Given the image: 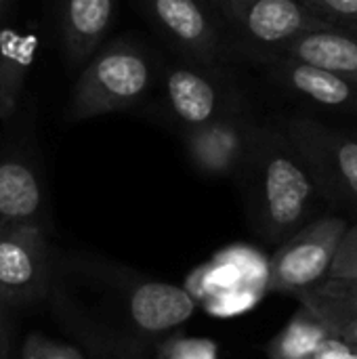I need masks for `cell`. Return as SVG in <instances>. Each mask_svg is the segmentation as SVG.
<instances>
[{
	"instance_id": "3",
	"label": "cell",
	"mask_w": 357,
	"mask_h": 359,
	"mask_svg": "<svg viewBox=\"0 0 357 359\" xmlns=\"http://www.w3.org/2000/svg\"><path fill=\"white\" fill-rule=\"evenodd\" d=\"M206 4L227 32L234 57L242 50H278L307 32L330 27L303 0H206Z\"/></svg>"
},
{
	"instance_id": "22",
	"label": "cell",
	"mask_w": 357,
	"mask_h": 359,
	"mask_svg": "<svg viewBox=\"0 0 357 359\" xmlns=\"http://www.w3.org/2000/svg\"><path fill=\"white\" fill-rule=\"evenodd\" d=\"M252 303H255V294H252V290H246V288H234L223 294H215V297L206 299L208 311H213L217 316H231V313L244 311Z\"/></svg>"
},
{
	"instance_id": "10",
	"label": "cell",
	"mask_w": 357,
	"mask_h": 359,
	"mask_svg": "<svg viewBox=\"0 0 357 359\" xmlns=\"http://www.w3.org/2000/svg\"><path fill=\"white\" fill-rule=\"evenodd\" d=\"M116 19V0H59V40L67 69H80L105 42Z\"/></svg>"
},
{
	"instance_id": "24",
	"label": "cell",
	"mask_w": 357,
	"mask_h": 359,
	"mask_svg": "<svg viewBox=\"0 0 357 359\" xmlns=\"http://www.w3.org/2000/svg\"><path fill=\"white\" fill-rule=\"evenodd\" d=\"M15 2H17V0H0V23H2V19L6 17V13L15 6Z\"/></svg>"
},
{
	"instance_id": "23",
	"label": "cell",
	"mask_w": 357,
	"mask_h": 359,
	"mask_svg": "<svg viewBox=\"0 0 357 359\" xmlns=\"http://www.w3.org/2000/svg\"><path fill=\"white\" fill-rule=\"evenodd\" d=\"M318 316V313H316ZM337 334H341L357 351V316H343V313H326L320 316Z\"/></svg>"
},
{
	"instance_id": "21",
	"label": "cell",
	"mask_w": 357,
	"mask_h": 359,
	"mask_svg": "<svg viewBox=\"0 0 357 359\" xmlns=\"http://www.w3.org/2000/svg\"><path fill=\"white\" fill-rule=\"evenodd\" d=\"M21 359H86L78 349L50 343L44 337L32 334L21 351Z\"/></svg>"
},
{
	"instance_id": "8",
	"label": "cell",
	"mask_w": 357,
	"mask_h": 359,
	"mask_svg": "<svg viewBox=\"0 0 357 359\" xmlns=\"http://www.w3.org/2000/svg\"><path fill=\"white\" fill-rule=\"evenodd\" d=\"M257 122L252 120L248 105L236 111H229L208 124L185 128L183 145L191 164L210 177H227L240 172Z\"/></svg>"
},
{
	"instance_id": "12",
	"label": "cell",
	"mask_w": 357,
	"mask_h": 359,
	"mask_svg": "<svg viewBox=\"0 0 357 359\" xmlns=\"http://www.w3.org/2000/svg\"><path fill=\"white\" fill-rule=\"evenodd\" d=\"M42 208V185L34 162L19 147L0 151V219L29 225Z\"/></svg>"
},
{
	"instance_id": "13",
	"label": "cell",
	"mask_w": 357,
	"mask_h": 359,
	"mask_svg": "<svg viewBox=\"0 0 357 359\" xmlns=\"http://www.w3.org/2000/svg\"><path fill=\"white\" fill-rule=\"evenodd\" d=\"M38 55V34L0 25V122L8 124L23 105L25 80Z\"/></svg>"
},
{
	"instance_id": "16",
	"label": "cell",
	"mask_w": 357,
	"mask_h": 359,
	"mask_svg": "<svg viewBox=\"0 0 357 359\" xmlns=\"http://www.w3.org/2000/svg\"><path fill=\"white\" fill-rule=\"evenodd\" d=\"M42 276V238L32 225L0 231V290L27 292Z\"/></svg>"
},
{
	"instance_id": "14",
	"label": "cell",
	"mask_w": 357,
	"mask_h": 359,
	"mask_svg": "<svg viewBox=\"0 0 357 359\" xmlns=\"http://www.w3.org/2000/svg\"><path fill=\"white\" fill-rule=\"evenodd\" d=\"M244 53V50H242ZM259 53V50H257ZM324 67L349 82L357 84V36L341 29H314L307 32L278 50H267Z\"/></svg>"
},
{
	"instance_id": "1",
	"label": "cell",
	"mask_w": 357,
	"mask_h": 359,
	"mask_svg": "<svg viewBox=\"0 0 357 359\" xmlns=\"http://www.w3.org/2000/svg\"><path fill=\"white\" fill-rule=\"evenodd\" d=\"M246 179L259 231L284 242L328 208L305 158L282 126H261L252 135L240 168Z\"/></svg>"
},
{
	"instance_id": "20",
	"label": "cell",
	"mask_w": 357,
	"mask_h": 359,
	"mask_svg": "<svg viewBox=\"0 0 357 359\" xmlns=\"http://www.w3.org/2000/svg\"><path fill=\"white\" fill-rule=\"evenodd\" d=\"M328 278H357V223L347 227Z\"/></svg>"
},
{
	"instance_id": "19",
	"label": "cell",
	"mask_w": 357,
	"mask_h": 359,
	"mask_svg": "<svg viewBox=\"0 0 357 359\" xmlns=\"http://www.w3.org/2000/svg\"><path fill=\"white\" fill-rule=\"evenodd\" d=\"M217 345L204 339H179L162 347L158 359H217Z\"/></svg>"
},
{
	"instance_id": "7",
	"label": "cell",
	"mask_w": 357,
	"mask_h": 359,
	"mask_svg": "<svg viewBox=\"0 0 357 359\" xmlns=\"http://www.w3.org/2000/svg\"><path fill=\"white\" fill-rule=\"evenodd\" d=\"M151 27L179 53L200 65H227L231 40L206 0H133Z\"/></svg>"
},
{
	"instance_id": "17",
	"label": "cell",
	"mask_w": 357,
	"mask_h": 359,
	"mask_svg": "<svg viewBox=\"0 0 357 359\" xmlns=\"http://www.w3.org/2000/svg\"><path fill=\"white\" fill-rule=\"evenodd\" d=\"M297 301L318 316H357V278H326L311 290L299 294Z\"/></svg>"
},
{
	"instance_id": "9",
	"label": "cell",
	"mask_w": 357,
	"mask_h": 359,
	"mask_svg": "<svg viewBox=\"0 0 357 359\" xmlns=\"http://www.w3.org/2000/svg\"><path fill=\"white\" fill-rule=\"evenodd\" d=\"M236 57H244L252 61L255 65H261L274 84L324 109L357 116V84L324 67H318L299 59H290L284 55L257 53V50H244V53H238Z\"/></svg>"
},
{
	"instance_id": "4",
	"label": "cell",
	"mask_w": 357,
	"mask_h": 359,
	"mask_svg": "<svg viewBox=\"0 0 357 359\" xmlns=\"http://www.w3.org/2000/svg\"><path fill=\"white\" fill-rule=\"evenodd\" d=\"M282 128L305 158L328 208L357 212V135L311 116H290Z\"/></svg>"
},
{
	"instance_id": "2",
	"label": "cell",
	"mask_w": 357,
	"mask_h": 359,
	"mask_svg": "<svg viewBox=\"0 0 357 359\" xmlns=\"http://www.w3.org/2000/svg\"><path fill=\"white\" fill-rule=\"evenodd\" d=\"M164 61L133 34L103 42L80 67L67 107L69 120H90L143 103L162 78Z\"/></svg>"
},
{
	"instance_id": "6",
	"label": "cell",
	"mask_w": 357,
	"mask_h": 359,
	"mask_svg": "<svg viewBox=\"0 0 357 359\" xmlns=\"http://www.w3.org/2000/svg\"><path fill=\"white\" fill-rule=\"evenodd\" d=\"M160 86L168 114L183 130L246 107V97L227 65H200L185 59L164 63Z\"/></svg>"
},
{
	"instance_id": "15",
	"label": "cell",
	"mask_w": 357,
	"mask_h": 359,
	"mask_svg": "<svg viewBox=\"0 0 357 359\" xmlns=\"http://www.w3.org/2000/svg\"><path fill=\"white\" fill-rule=\"evenodd\" d=\"M130 318L147 332H164L187 322L196 311V299L189 290L164 284L147 282L133 290L130 294Z\"/></svg>"
},
{
	"instance_id": "11",
	"label": "cell",
	"mask_w": 357,
	"mask_h": 359,
	"mask_svg": "<svg viewBox=\"0 0 357 359\" xmlns=\"http://www.w3.org/2000/svg\"><path fill=\"white\" fill-rule=\"evenodd\" d=\"M269 359H357V351L320 316L299 307L286 328L269 343Z\"/></svg>"
},
{
	"instance_id": "18",
	"label": "cell",
	"mask_w": 357,
	"mask_h": 359,
	"mask_svg": "<svg viewBox=\"0 0 357 359\" xmlns=\"http://www.w3.org/2000/svg\"><path fill=\"white\" fill-rule=\"evenodd\" d=\"M303 4L332 29L357 36V0H303Z\"/></svg>"
},
{
	"instance_id": "5",
	"label": "cell",
	"mask_w": 357,
	"mask_h": 359,
	"mask_svg": "<svg viewBox=\"0 0 357 359\" xmlns=\"http://www.w3.org/2000/svg\"><path fill=\"white\" fill-rule=\"evenodd\" d=\"M349 221L341 215L324 212L295 231L274 252L265 288L269 292L299 297L330 276L341 240Z\"/></svg>"
}]
</instances>
